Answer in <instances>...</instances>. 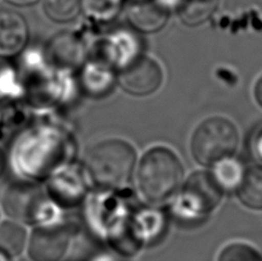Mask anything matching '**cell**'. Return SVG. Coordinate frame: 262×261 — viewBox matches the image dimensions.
<instances>
[{
    "label": "cell",
    "instance_id": "obj_1",
    "mask_svg": "<svg viewBox=\"0 0 262 261\" xmlns=\"http://www.w3.org/2000/svg\"><path fill=\"white\" fill-rule=\"evenodd\" d=\"M183 181V166L169 148L156 147L143 157L138 169V188L149 203L172 197Z\"/></svg>",
    "mask_w": 262,
    "mask_h": 261
},
{
    "label": "cell",
    "instance_id": "obj_2",
    "mask_svg": "<svg viewBox=\"0 0 262 261\" xmlns=\"http://www.w3.org/2000/svg\"><path fill=\"white\" fill-rule=\"evenodd\" d=\"M136 162L134 147L113 139L97 144L88 156V169L92 180L102 188H122L133 175Z\"/></svg>",
    "mask_w": 262,
    "mask_h": 261
},
{
    "label": "cell",
    "instance_id": "obj_3",
    "mask_svg": "<svg viewBox=\"0 0 262 261\" xmlns=\"http://www.w3.org/2000/svg\"><path fill=\"white\" fill-rule=\"evenodd\" d=\"M238 139V132L231 121L221 116L207 119L193 134L192 155L201 165H214L235 153Z\"/></svg>",
    "mask_w": 262,
    "mask_h": 261
},
{
    "label": "cell",
    "instance_id": "obj_4",
    "mask_svg": "<svg viewBox=\"0 0 262 261\" xmlns=\"http://www.w3.org/2000/svg\"><path fill=\"white\" fill-rule=\"evenodd\" d=\"M222 198V189L212 175L196 173L186 182L179 199L175 202L174 211L186 220L207 215L217 206Z\"/></svg>",
    "mask_w": 262,
    "mask_h": 261
},
{
    "label": "cell",
    "instance_id": "obj_5",
    "mask_svg": "<svg viewBox=\"0 0 262 261\" xmlns=\"http://www.w3.org/2000/svg\"><path fill=\"white\" fill-rule=\"evenodd\" d=\"M119 81L125 91L135 96H147L160 86L162 71L151 58L139 57L121 68Z\"/></svg>",
    "mask_w": 262,
    "mask_h": 261
},
{
    "label": "cell",
    "instance_id": "obj_6",
    "mask_svg": "<svg viewBox=\"0 0 262 261\" xmlns=\"http://www.w3.org/2000/svg\"><path fill=\"white\" fill-rule=\"evenodd\" d=\"M44 195L32 183H15L4 197V208L9 216L22 222H35L44 206Z\"/></svg>",
    "mask_w": 262,
    "mask_h": 261
},
{
    "label": "cell",
    "instance_id": "obj_7",
    "mask_svg": "<svg viewBox=\"0 0 262 261\" xmlns=\"http://www.w3.org/2000/svg\"><path fill=\"white\" fill-rule=\"evenodd\" d=\"M69 235L60 226L39 227L32 232L28 252L32 261H59L68 248Z\"/></svg>",
    "mask_w": 262,
    "mask_h": 261
},
{
    "label": "cell",
    "instance_id": "obj_8",
    "mask_svg": "<svg viewBox=\"0 0 262 261\" xmlns=\"http://www.w3.org/2000/svg\"><path fill=\"white\" fill-rule=\"evenodd\" d=\"M28 39V27L20 14L13 11H0V57L17 54Z\"/></svg>",
    "mask_w": 262,
    "mask_h": 261
},
{
    "label": "cell",
    "instance_id": "obj_9",
    "mask_svg": "<svg viewBox=\"0 0 262 261\" xmlns=\"http://www.w3.org/2000/svg\"><path fill=\"white\" fill-rule=\"evenodd\" d=\"M48 55L59 68H76L84 62L86 50L83 41L69 32L54 36L50 41Z\"/></svg>",
    "mask_w": 262,
    "mask_h": 261
},
{
    "label": "cell",
    "instance_id": "obj_10",
    "mask_svg": "<svg viewBox=\"0 0 262 261\" xmlns=\"http://www.w3.org/2000/svg\"><path fill=\"white\" fill-rule=\"evenodd\" d=\"M139 57V41L128 31H118L102 44V61L113 68H123Z\"/></svg>",
    "mask_w": 262,
    "mask_h": 261
},
{
    "label": "cell",
    "instance_id": "obj_11",
    "mask_svg": "<svg viewBox=\"0 0 262 261\" xmlns=\"http://www.w3.org/2000/svg\"><path fill=\"white\" fill-rule=\"evenodd\" d=\"M127 16L135 29L143 32H156L166 25L168 12L157 0H135L128 8Z\"/></svg>",
    "mask_w": 262,
    "mask_h": 261
},
{
    "label": "cell",
    "instance_id": "obj_12",
    "mask_svg": "<svg viewBox=\"0 0 262 261\" xmlns=\"http://www.w3.org/2000/svg\"><path fill=\"white\" fill-rule=\"evenodd\" d=\"M114 82L113 67L102 60L89 62L83 68L82 84L91 96H105L113 88Z\"/></svg>",
    "mask_w": 262,
    "mask_h": 261
},
{
    "label": "cell",
    "instance_id": "obj_13",
    "mask_svg": "<svg viewBox=\"0 0 262 261\" xmlns=\"http://www.w3.org/2000/svg\"><path fill=\"white\" fill-rule=\"evenodd\" d=\"M238 189L243 204L250 208L262 209V167L254 166L245 171Z\"/></svg>",
    "mask_w": 262,
    "mask_h": 261
},
{
    "label": "cell",
    "instance_id": "obj_14",
    "mask_svg": "<svg viewBox=\"0 0 262 261\" xmlns=\"http://www.w3.org/2000/svg\"><path fill=\"white\" fill-rule=\"evenodd\" d=\"M219 0H181L179 14L185 25L198 26L214 13Z\"/></svg>",
    "mask_w": 262,
    "mask_h": 261
},
{
    "label": "cell",
    "instance_id": "obj_15",
    "mask_svg": "<svg viewBox=\"0 0 262 261\" xmlns=\"http://www.w3.org/2000/svg\"><path fill=\"white\" fill-rule=\"evenodd\" d=\"M27 242L25 228L12 221H5L0 225V252L16 257L21 254Z\"/></svg>",
    "mask_w": 262,
    "mask_h": 261
},
{
    "label": "cell",
    "instance_id": "obj_16",
    "mask_svg": "<svg viewBox=\"0 0 262 261\" xmlns=\"http://www.w3.org/2000/svg\"><path fill=\"white\" fill-rule=\"evenodd\" d=\"M213 179L222 190H230L238 188L244 176L243 166L238 160L228 157L214 164Z\"/></svg>",
    "mask_w": 262,
    "mask_h": 261
},
{
    "label": "cell",
    "instance_id": "obj_17",
    "mask_svg": "<svg viewBox=\"0 0 262 261\" xmlns=\"http://www.w3.org/2000/svg\"><path fill=\"white\" fill-rule=\"evenodd\" d=\"M81 9L95 21L107 22L118 15L121 0H79Z\"/></svg>",
    "mask_w": 262,
    "mask_h": 261
},
{
    "label": "cell",
    "instance_id": "obj_18",
    "mask_svg": "<svg viewBox=\"0 0 262 261\" xmlns=\"http://www.w3.org/2000/svg\"><path fill=\"white\" fill-rule=\"evenodd\" d=\"M45 12L55 22H68L81 11L79 0H45Z\"/></svg>",
    "mask_w": 262,
    "mask_h": 261
},
{
    "label": "cell",
    "instance_id": "obj_19",
    "mask_svg": "<svg viewBox=\"0 0 262 261\" xmlns=\"http://www.w3.org/2000/svg\"><path fill=\"white\" fill-rule=\"evenodd\" d=\"M219 261H262V259L259 253L251 246L236 243L227 246L222 251Z\"/></svg>",
    "mask_w": 262,
    "mask_h": 261
},
{
    "label": "cell",
    "instance_id": "obj_20",
    "mask_svg": "<svg viewBox=\"0 0 262 261\" xmlns=\"http://www.w3.org/2000/svg\"><path fill=\"white\" fill-rule=\"evenodd\" d=\"M13 83V72L7 63L0 62V100L8 96L9 85Z\"/></svg>",
    "mask_w": 262,
    "mask_h": 261
},
{
    "label": "cell",
    "instance_id": "obj_21",
    "mask_svg": "<svg viewBox=\"0 0 262 261\" xmlns=\"http://www.w3.org/2000/svg\"><path fill=\"white\" fill-rule=\"evenodd\" d=\"M159 4H161L163 7H177L181 0H157Z\"/></svg>",
    "mask_w": 262,
    "mask_h": 261
},
{
    "label": "cell",
    "instance_id": "obj_22",
    "mask_svg": "<svg viewBox=\"0 0 262 261\" xmlns=\"http://www.w3.org/2000/svg\"><path fill=\"white\" fill-rule=\"evenodd\" d=\"M255 97L259 104L262 106V77L260 78L258 84L255 86Z\"/></svg>",
    "mask_w": 262,
    "mask_h": 261
},
{
    "label": "cell",
    "instance_id": "obj_23",
    "mask_svg": "<svg viewBox=\"0 0 262 261\" xmlns=\"http://www.w3.org/2000/svg\"><path fill=\"white\" fill-rule=\"evenodd\" d=\"M8 3L13 5H17V6H26V5H30L36 3L37 0H7Z\"/></svg>",
    "mask_w": 262,
    "mask_h": 261
},
{
    "label": "cell",
    "instance_id": "obj_24",
    "mask_svg": "<svg viewBox=\"0 0 262 261\" xmlns=\"http://www.w3.org/2000/svg\"><path fill=\"white\" fill-rule=\"evenodd\" d=\"M255 148H256V153H258V156L262 159V132L258 136V138H256Z\"/></svg>",
    "mask_w": 262,
    "mask_h": 261
},
{
    "label": "cell",
    "instance_id": "obj_25",
    "mask_svg": "<svg viewBox=\"0 0 262 261\" xmlns=\"http://www.w3.org/2000/svg\"><path fill=\"white\" fill-rule=\"evenodd\" d=\"M5 169V157H4V153L0 150V175L3 174V171Z\"/></svg>",
    "mask_w": 262,
    "mask_h": 261
},
{
    "label": "cell",
    "instance_id": "obj_26",
    "mask_svg": "<svg viewBox=\"0 0 262 261\" xmlns=\"http://www.w3.org/2000/svg\"><path fill=\"white\" fill-rule=\"evenodd\" d=\"M0 261H7L6 257H5V254L0 252Z\"/></svg>",
    "mask_w": 262,
    "mask_h": 261
},
{
    "label": "cell",
    "instance_id": "obj_27",
    "mask_svg": "<svg viewBox=\"0 0 262 261\" xmlns=\"http://www.w3.org/2000/svg\"><path fill=\"white\" fill-rule=\"evenodd\" d=\"M98 261H115V260L110 259V258H101L100 260H98Z\"/></svg>",
    "mask_w": 262,
    "mask_h": 261
}]
</instances>
